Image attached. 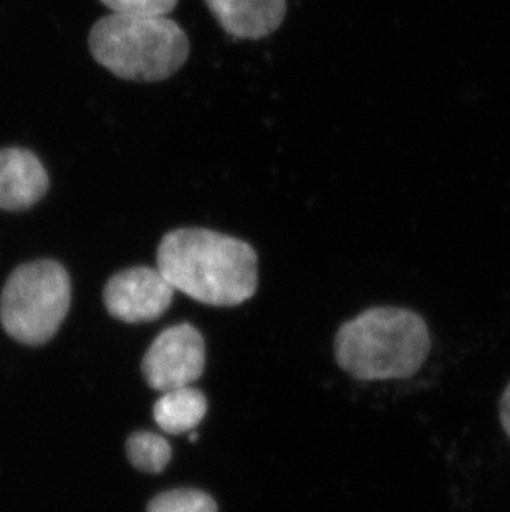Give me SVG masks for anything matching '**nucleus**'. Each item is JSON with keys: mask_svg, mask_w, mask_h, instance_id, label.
I'll return each instance as SVG.
<instances>
[{"mask_svg": "<svg viewBox=\"0 0 510 512\" xmlns=\"http://www.w3.org/2000/svg\"><path fill=\"white\" fill-rule=\"evenodd\" d=\"M113 14L166 17L171 14L178 0H100Z\"/></svg>", "mask_w": 510, "mask_h": 512, "instance_id": "12", "label": "nucleus"}, {"mask_svg": "<svg viewBox=\"0 0 510 512\" xmlns=\"http://www.w3.org/2000/svg\"><path fill=\"white\" fill-rule=\"evenodd\" d=\"M431 350L428 325L401 307H373L348 320L335 337L337 362L358 380L413 377Z\"/></svg>", "mask_w": 510, "mask_h": 512, "instance_id": "2", "label": "nucleus"}, {"mask_svg": "<svg viewBox=\"0 0 510 512\" xmlns=\"http://www.w3.org/2000/svg\"><path fill=\"white\" fill-rule=\"evenodd\" d=\"M226 34L239 40H260L284 22L287 0H204Z\"/></svg>", "mask_w": 510, "mask_h": 512, "instance_id": "8", "label": "nucleus"}, {"mask_svg": "<svg viewBox=\"0 0 510 512\" xmlns=\"http://www.w3.org/2000/svg\"><path fill=\"white\" fill-rule=\"evenodd\" d=\"M174 292L158 267H131L111 277L103 300L115 319L141 324L159 319L173 302Z\"/></svg>", "mask_w": 510, "mask_h": 512, "instance_id": "6", "label": "nucleus"}, {"mask_svg": "<svg viewBox=\"0 0 510 512\" xmlns=\"http://www.w3.org/2000/svg\"><path fill=\"white\" fill-rule=\"evenodd\" d=\"M148 512H217L216 501L196 489H173L151 501Z\"/></svg>", "mask_w": 510, "mask_h": 512, "instance_id": "11", "label": "nucleus"}, {"mask_svg": "<svg viewBox=\"0 0 510 512\" xmlns=\"http://www.w3.org/2000/svg\"><path fill=\"white\" fill-rule=\"evenodd\" d=\"M88 45L93 58L130 82H163L189 57L188 35L168 17L106 15L93 25Z\"/></svg>", "mask_w": 510, "mask_h": 512, "instance_id": "3", "label": "nucleus"}, {"mask_svg": "<svg viewBox=\"0 0 510 512\" xmlns=\"http://www.w3.org/2000/svg\"><path fill=\"white\" fill-rule=\"evenodd\" d=\"M49 174L39 158L22 148L0 150V209L24 211L49 191Z\"/></svg>", "mask_w": 510, "mask_h": 512, "instance_id": "7", "label": "nucleus"}, {"mask_svg": "<svg viewBox=\"0 0 510 512\" xmlns=\"http://www.w3.org/2000/svg\"><path fill=\"white\" fill-rule=\"evenodd\" d=\"M126 455L136 469L143 473L158 474L171 461V446L163 436L140 431L126 441Z\"/></svg>", "mask_w": 510, "mask_h": 512, "instance_id": "10", "label": "nucleus"}, {"mask_svg": "<svg viewBox=\"0 0 510 512\" xmlns=\"http://www.w3.org/2000/svg\"><path fill=\"white\" fill-rule=\"evenodd\" d=\"M499 416H501V425L506 431L510 440V383L502 393L501 405H499Z\"/></svg>", "mask_w": 510, "mask_h": 512, "instance_id": "13", "label": "nucleus"}, {"mask_svg": "<svg viewBox=\"0 0 510 512\" xmlns=\"http://www.w3.org/2000/svg\"><path fill=\"white\" fill-rule=\"evenodd\" d=\"M158 269L174 290L201 304L234 307L257 289V254L237 237L203 228L164 234L159 242Z\"/></svg>", "mask_w": 510, "mask_h": 512, "instance_id": "1", "label": "nucleus"}, {"mask_svg": "<svg viewBox=\"0 0 510 512\" xmlns=\"http://www.w3.org/2000/svg\"><path fill=\"white\" fill-rule=\"evenodd\" d=\"M204 365L203 335L193 325L179 324L161 332L151 343L141 370L146 383L163 393L193 385L203 375Z\"/></svg>", "mask_w": 510, "mask_h": 512, "instance_id": "5", "label": "nucleus"}, {"mask_svg": "<svg viewBox=\"0 0 510 512\" xmlns=\"http://www.w3.org/2000/svg\"><path fill=\"white\" fill-rule=\"evenodd\" d=\"M207 400L198 388H176L163 392L154 403L153 416L156 425L169 435H183L193 431L204 420Z\"/></svg>", "mask_w": 510, "mask_h": 512, "instance_id": "9", "label": "nucleus"}, {"mask_svg": "<svg viewBox=\"0 0 510 512\" xmlns=\"http://www.w3.org/2000/svg\"><path fill=\"white\" fill-rule=\"evenodd\" d=\"M72 300L62 264L35 261L12 272L0 297L5 332L25 345H44L57 334Z\"/></svg>", "mask_w": 510, "mask_h": 512, "instance_id": "4", "label": "nucleus"}]
</instances>
